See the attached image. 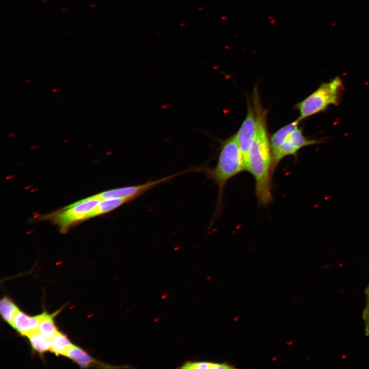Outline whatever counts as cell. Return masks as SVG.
<instances>
[{
	"label": "cell",
	"instance_id": "ac0fdd59",
	"mask_svg": "<svg viewBox=\"0 0 369 369\" xmlns=\"http://www.w3.org/2000/svg\"><path fill=\"white\" fill-rule=\"evenodd\" d=\"M59 90V89H54V90H53V92H56V91H58Z\"/></svg>",
	"mask_w": 369,
	"mask_h": 369
},
{
	"label": "cell",
	"instance_id": "277c9868",
	"mask_svg": "<svg viewBox=\"0 0 369 369\" xmlns=\"http://www.w3.org/2000/svg\"><path fill=\"white\" fill-rule=\"evenodd\" d=\"M100 200L95 195L78 201L57 214L54 220L61 230H66L74 222L86 219Z\"/></svg>",
	"mask_w": 369,
	"mask_h": 369
},
{
	"label": "cell",
	"instance_id": "9c48e42d",
	"mask_svg": "<svg viewBox=\"0 0 369 369\" xmlns=\"http://www.w3.org/2000/svg\"><path fill=\"white\" fill-rule=\"evenodd\" d=\"M300 120H296L285 125L273 133L270 138L272 156L279 150L289 135L299 128Z\"/></svg>",
	"mask_w": 369,
	"mask_h": 369
},
{
	"label": "cell",
	"instance_id": "7c38bea8",
	"mask_svg": "<svg viewBox=\"0 0 369 369\" xmlns=\"http://www.w3.org/2000/svg\"><path fill=\"white\" fill-rule=\"evenodd\" d=\"M66 357L72 360L82 367H90L96 362L85 351L73 344L67 352Z\"/></svg>",
	"mask_w": 369,
	"mask_h": 369
},
{
	"label": "cell",
	"instance_id": "ba28073f",
	"mask_svg": "<svg viewBox=\"0 0 369 369\" xmlns=\"http://www.w3.org/2000/svg\"><path fill=\"white\" fill-rule=\"evenodd\" d=\"M38 315L29 316L19 309L14 315L10 325L22 336H28L38 331Z\"/></svg>",
	"mask_w": 369,
	"mask_h": 369
},
{
	"label": "cell",
	"instance_id": "e0dca14e",
	"mask_svg": "<svg viewBox=\"0 0 369 369\" xmlns=\"http://www.w3.org/2000/svg\"><path fill=\"white\" fill-rule=\"evenodd\" d=\"M16 133H14V134H12H12H11L9 135V136H10V137H12V136H16Z\"/></svg>",
	"mask_w": 369,
	"mask_h": 369
},
{
	"label": "cell",
	"instance_id": "8fae6325",
	"mask_svg": "<svg viewBox=\"0 0 369 369\" xmlns=\"http://www.w3.org/2000/svg\"><path fill=\"white\" fill-rule=\"evenodd\" d=\"M58 311L52 314H49L44 312L39 317V324L38 331L45 337L51 340L58 331L54 322V317L57 315Z\"/></svg>",
	"mask_w": 369,
	"mask_h": 369
},
{
	"label": "cell",
	"instance_id": "5bb4252c",
	"mask_svg": "<svg viewBox=\"0 0 369 369\" xmlns=\"http://www.w3.org/2000/svg\"><path fill=\"white\" fill-rule=\"evenodd\" d=\"M32 348L39 353L51 351V341L37 331L27 336Z\"/></svg>",
	"mask_w": 369,
	"mask_h": 369
},
{
	"label": "cell",
	"instance_id": "5b68a950",
	"mask_svg": "<svg viewBox=\"0 0 369 369\" xmlns=\"http://www.w3.org/2000/svg\"><path fill=\"white\" fill-rule=\"evenodd\" d=\"M249 102L246 116L237 132L235 134L236 140L242 154L244 170L251 145L255 136L257 125V113L256 106Z\"/></svg>",
	"mask_w": 369,
	"mask_h": 369
},
{
	"label": "cell",
	"instance_id": "7a4b0ae2",
	"mask_svg": "<svg viewBox=\"0 0 369 369\" xmlns=\"http://www.w3.org/2000/svg\"><path fill=\"white\" fill-rule=\"evenodd\" d=\"M193 172H203L212 179L218 189V198L214 217L221 212L223 189L228 181L244 170V161L235 134L221 143L218 160L214 168L206 166L192 167Z\"/></svg>",
	"mask_w": 369,
	"mask_h": 369
},
{
	"label": "cell",
	"instance_id": "52a82bcc",
	"mask_svg": "<svg viewBox=\"0 0 369 369\" xmlns=\"http://www.w3.org/2000/svg\"><path fill=\"white\" fill-rule=\"evenodd\" d=\"M188 172H189V171L187 169L184 171L175 173L156 180L149 181L143 184L124 187L105 191L96 194V196L101 200L112 198H127L134 200L160 183Z\"/></svg>",
	"mask_w": 369,
	"mask_h": 369
},
{
	"label": "cell",
	"instance_id": "4fadbf2b",
	"mask_svg": "<svg viewBox=\"0 0 369 369\" xmlns=\"http://www.w3.org/2000/svg\"><path fill=\"white\" fill-rule=\"evenodd\" d=\"M51 352L56 355H66L73 344L67 336L63 333L58 331L54 336L50 340Z\"/></svg>",
	"mask_w": 369,
	"mask_h": 369
},
{
	"label": "cell",
	"instance_id": "9a60e30c",
	"mask_svg": "<svg viewBox=\"0 0 369 369\" xmlns=\"http://www.w3.org/2000/svg\"><path fill=\"white\" fill-rule=\"evenodd\" d=\"M19 310L16 304L12 299L7 296H5L0 301L1 315L6 322L10 324L12 319Z\"/></svg>",
	"mask_w": 369,
	"mask_h": 369
},
{
	"label": "cell",
	"instance_id": "3957f363",
	"mask_svg": "<svg viewBox=\"0 0 369 369\" xmlns=\"http://www.w3.org/2000/svg\"><path fill=\"white\" fill-rule=\"evenodd\" d=\"M343 89V83L339 77L321 84L313 92L295 105V108L299 113L298 119L301 121L324 111L331 105H338Z\"/></svg>",
	"mask_w": 369,
	"mask_h": 369
},
{
	"label": "cell",
	"instance_id": "2e32d148",
	"mask_svg": "<svg viewBox=\"0 0 369 369\" xmlns=\"http://www.w3.org/2000/svg\"><path fill=\"white\" fill-rule=\"evenodd\" d=\"M366 302L362 312V318L364 324V332L366 336H369V282L365 290Z\"/></svg>",
	"mask_w": 369,
	"mask_h": 369
},
{
	"label": "cell",
	"instance_id": "6da1fadb",
	"mask_svg": "<svg viewBox=\"0 0 369 369\" xmlns=\"http://www.w3.org/2000/svg\"><path fill=\"white\" fill-rule=\"evenodd\" d=\"M253 102L257 110V125L255 136L249 149L245 171L249 172L254 179L255 194L259 204L266 206L273 199L272 155L268 134L266 112L263 109L257 93H255Z\"/></svg>",
	"mask_w": 369,
	"mask_h": 369
},
{
	"label": "cell",
	"instance_id": "8992f818",
	"mask_svg": "<svg viewBox=\"0 0 369 369\" xmlns=\"http://www.w3.org/2000/svg\"><path fill=\"white\" fill-rule=\"evenodd\" d=\"M322 142L323 140L321 139H310L306 138L303 134L302 128H298L289 135L279 150L272 156L273 174L278 163L285 157L296 155L298 151L302 148Z\"/></svg>",
	"mask_w": 369,
	"mask_h": 369
},
{
	"label": "cell",
	"instance_id": "30bf717a",
	"mask_svg": "<svg viewBox=\"0 0 369 369\" xmlns=\"http://www.w3.org/2000/svg\"><path fill=\"white\" fill-rule=\"evenodd\" d=\"M132 200L131 199L127 198H112L101 199L95 208L87 215L86 218L108 213Z\"/></svg>",
	"mask_w": 369,
	"mask_h": 369
}]
</instances>
